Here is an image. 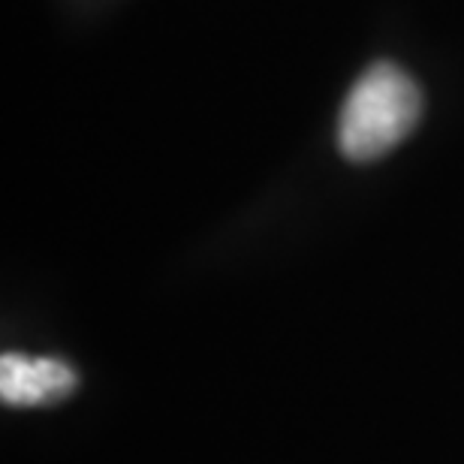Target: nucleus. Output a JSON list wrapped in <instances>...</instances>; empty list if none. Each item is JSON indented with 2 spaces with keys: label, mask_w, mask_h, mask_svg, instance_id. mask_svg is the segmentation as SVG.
<instances>
[{
  "label": "nucleus",
  "mask_w": 464,
  "mask_h": 464,
  "mask_svg": "<svg viewBox=\"0 0 464 464\" xmlns=\"http://www.w3.org/2000/svg\"><path fill=\"white\" fill-rule=\"evenodd\" d=\"M79 377L67 362L6 353L0 359V398L15 407H40L67 398Z\"/></svg>",
  "instance_id": "obj_2"
},
{
  "label": "nucleus",
  "mask_w": 464,
  "mask_h": 464,
  "mask_svg": "<svg viewBox=\"0 0 464 464\" xmlns=\"http://www.w3.org/2000/svg\"><path fill=\"white\" fill-rule=\"evenodd\" d=\"M422 94L416 82L392 63L362 72L344 100L338 145L350 160H374L401 142L420 121Z\"/></svg>",
  "instance_id": "obj_1"
}]
</instances>
